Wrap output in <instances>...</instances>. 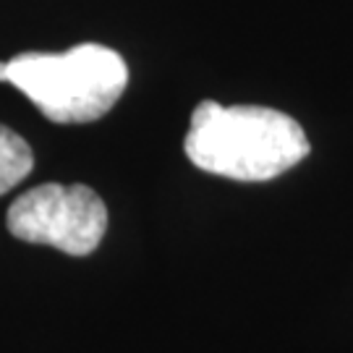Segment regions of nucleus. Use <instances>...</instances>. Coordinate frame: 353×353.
Wrapping results in <instances>:
<instances>
[{
  "label": "nucleus",
  "mask_w": 353,
  "mask_h": 353,
  "mask_svg": "<svg viewBox=\"0 0 353 353\" xmlns=\"http://www.w3.org/2000/svg\"><path fill=\"white\" fill-rule=\"evenodd\" d=\"M183 150L191 165L230 181H270L309 154L301 123L275 108L204 100L191 113Z\"/></svg>",
  "instance_id": "nucleus-1"
},
{
  "label": "nucleus",
  "mask_w": 353,
  "mask_h": 353,
  "mask_svg": "<svg viewBox=\"0 0 353 353\" xmlns=\"http://www.w3.org/2000/svg\"><path fill=\"white\" fill-rule=\"evenodd\" d=\"M34 168V152L16 131L0 126V196L19 186Z\"/></svg>",
  "instance_id": "nucleus-4"
},
{
  "label": "nucleus",
  "mask_w": 353,
  "mask_h": 353,
  "mask_svg": "<svg viewBox=\"0 0 353 353\" xmlns=\"http://www.w3.org/2000/svg\"><path fill=\"white\" fill-rule=\"evenodd\" d=\"M0 81L24 92L52 123H92L121 100L128 65L110 48L84 42L65 52H21L0 63Z\"/></svg>",
  "instance_id": "nucleus-2"
},
{
  "label": "nucleus",
  "mask_w": 353,
  "mask_h": 353,
  "mask_svg": "<svg viewBox=\"0 0 353 353\" xmlns=\"http://www.w3.org/2000/svg\"><path fill=\"white\" fill-rule=\"evenodd\" d=\"M6 225L13 239L87 256L108 230V207L97 191L81 183H42L11 204Z\"/></svg>",
  "instance_id": "nucleus-3"
}]
</instances>
